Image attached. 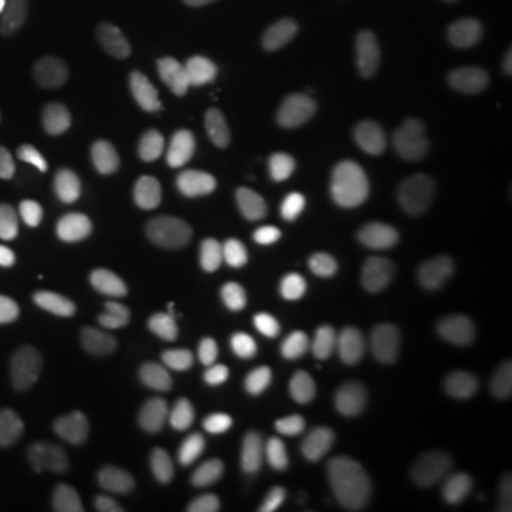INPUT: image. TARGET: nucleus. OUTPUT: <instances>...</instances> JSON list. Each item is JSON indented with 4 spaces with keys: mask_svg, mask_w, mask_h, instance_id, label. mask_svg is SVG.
<instances>
[{
    "mask_svg": "<svg viewBox=\"0 0 512 512\" xmlns=\"http://www.w3.org/2000/svg\"><path fill=\"white\" fill-rule=\"evenodd\" d=\"M57 0H12L0 37V66L23 72L37 63L55 37Z\"/></svg>",
    "mask_w": 512,
    "mask_h": 512,
    "instance_id": "1a4fd4ad",
    "label": "nucleus"
},
{
    "mask_svg": "<svg viewBox=\"0 0 512 512\" xmlns=\"http://www.w3.org/2000/svg\"><path fill=\"white\" fill-rule=\"evenodd\" d=\"M259 177L274 208L291 222H316L322 205L316 197V183L291 151L279 143H265L259 151Z\"/></svg>",
    "mask_w": 512,
    "mask_h": 512,
    "instance_id": "6e6552de",
    "label": "nucleus"
},
{
    "mask_svg": "<svg viewBox=\"0 0 512 512\" xmlns=\"http://www.w3.org/2000/svg\"><path fill=\"white\" fill-rule=\"evenodd\" d=\"M37 439L26 413L0 407V478L23 481L35 473Z\"/></svg>",
    "mask_w": 512,
    "mask_h": 512,
    "instance_id": "f3484780",
    "label": "nucleus"
},
{
    "mask_svg": "<svg viewBox=\"0 0 512 512\" xmlns=\"http://www.w3.org/2000/svg\"><path fill=\"white\" fill-rule=\"evenodd\" d=\"M322 396H325V382L313 356L288 350L271 365L268 402L282 419H311L322 407Z\"/></svg>",
    "mask_w": 512,
    "mask_h": 512,
    "instance_id": "9d476101",
    "label": "nucleus"
},
{
    "mask_svg": "<svg viewBox=\"0 0 512 512\" xmlns=\"http://www.w3.org/2000/svg\"><path fill=\"white\" fill-rule=\"evenodd\" d=\"M37 424H40L43 439L49 441V447L57 450V453H63V456L77 453L83 439H86V416H83V410L77 404L63 402V399H52V402L40 404Z\"/></svg>",
    "mask_w": 512,
    "mask_h": 512,
    "instance_id": "6ab92c4d",
    "label": "nucleus"
},
{
    "mask_svg": "<svg viewBox=\"0 0 512 512\" xmlns=\"http://www.w3.org/2000/svg\"><path fill=\"white\" fill-rule=\"evenodd\" d=\"M410 256L419 271L421 282L439 296H450L461 285V262H458L453 239L447 228L433 217H421L410 228Z\"/></svg>",
    "mask_w": 512,
    "mask_h": 512,
    "instance_id": "2eb2a0df",
    "label": "nucleus"
},
{
    "mask_svg": "<svg viewBox=\"0 0 512 512\" xmlns=\"http://www.w3.org/2000/svg\"><path fill=\"white\" fill-rule=\"evenodd\" d=\"M86 251L97 268L117 271L131 265L143 251L137 217L123 205H100L86 220Z\"/></svg>",
    "mask_w": 512,
    "mask_h": 512,
    "instance_id": "ddd939ff",
    "label": "nucleus"
},
{
    "mask_svg": "<svg viewBox=\"0 0 512 512\" xmlns=\"http://www.w3.org/2000/svg\"><path fill=\"white\" fill-rule=\"evenodd\" d=\"M111 461L114 473L126 484H157L183 467L185 450L174 430L143 424L117 439Z\"/></svg>",
    "mask_w": 512,
    "mask_h": 512,
    "instance_id": "39448f33",
    "label": "nucleus"
},
{
    "mask_svg": "<svg viewBox=\"0 0 512 512\" xmlns=\"http://www.w3.org/2000/svg\"><path fill=\"white\" fill-rule=\"evenodd\" d=\"M35 313L43 322L69 330L74 339H80L83 345H92L94 342V325L92 319H89V313L83 311L80 302L66 291L49 288V291L37 293Z\"/></svg>",
    "mask_w": 512,
    "mask_h": 512,
    "instance_id": "aec40b11",
    "label": "nucleus"
},
{
    "mask_svg": "<svg viewBox=\"0 0 512 512\" xmlns=\"http://www.w3.org/2000/svg\"><path fill=\"white\" fill-rule=\"evenodd\" d=\"M328 302V274L313 259H296L282 274L276 291V308L285 322L302 325L316 319Z\"/></svg>",
    "mask_w": 512,
    "mask_h": 512,
    "instance_id": "dca6fc26",
    "label": "nucleus"
},
{
    "mask_svg": "<svg viewBox=\"0 0 512 512\" xmlns=\"http://www.w3.org/2000/svg\"><path fill=\"white\" fill-rule=\"evenodd\" d=\"M66 154L86 177H114L137 157V137L123 117L92 111L74 120L66 134Z\"/></svg>",
    "mask_w": 512,
    "mask_h": 512,
    "instance_id": "f03ea898",
    "label": "nucleus"
},
{
    "mask_svg": "<svg viewBox=\"0 0 512 512\" xmlns=\"http://www.w3.org/2000/svg\"><path fill=\"white\" fill-rule=\"evenodd\" d=\"M367 6H373L376 12H384V15H402V12H413L430 0H365Z\"/></svg>",
    "mask_w": 512,
    "mask_h": 512,
    "instance_id": "b1692460",
    "label": "nucleus"
},
{
    "mask_svg": "<svg viewBox=\"0 0 512 512\" xmlns=\"http://www.w3.org/2000/svg\"><path fill=\"white\" fill-rule=\"evenodd\" d=\"M370 143L376 151L379 171H410L416 165L427 163L436 137L421 123L419 117L404 111H387L370 126Z\"/></svg>",
    "mask_w": 512,
    "mask_h": 512,
    "instance_id": "f8f14e48",
    "label": "nucleus"
},
{
    "mask_svg": "<svg viewBox=\"0 0 512 512\" xmlns=\"http://www.w3.org/2000/svg\"><path fill=\"white\" fill-rule=\"evenodd\" d=\"M109 382L120 402L146 407L163 387V367L157 353L143 339L126 336L109 353Z\"/></svg>",
    "mask_w": 512,
    "mask_h": 512,
    "instance_id": "4468645a",
    "label": "nucleus"
},
{
    "mask_svg": "<svg viewBox=\"0 0 512 512\" xmlns=\"http://www.w3.org/2000/svg\"><path fill=\"white\" fill-rule=\"evenodd\" d=\"M29 342H32V330L20 302L0 291V356L20 359L29 350Z\"/></svg>",
    "mask_w": 512,
    "mask_h": 512,
    "instance_id": "412c9836",
    "label": "nucleus"
},
{
    "mask_svg": "<svg viewBox=\"0 0 512 512\" xmlns=\"http://www.w3.org/2000/svg\"><path fill=\"white\" fill-rule=\"evenodd\" d=\"M444 512H495L493 495L476 478H456L444 490Z\"/></svg>",
    "mask_w": 512,
    "mask_h": 512,
    "instance_id": "4be33fe9",
    "label": "nucleus"
},
{
    "mask_svg": "<svg viewBox=\"0 0 512 512\" xmlns=\"http://www.w3.org/2000/svg\"><path fill=\"white\" fill-rule=\"evenodd\" d=\"M9 9H12V0H0V26L9 18Z\"/></svg>",
    "mask_w": 512,
    "mask_h": 512,
    "instance_id": "a878e982",
    "label": "nucleus"
},
{
    "mask_svg": "<svg viewBox=\"0 0 512 512\" xmlns=\"http://www.w3.org/2000/svg\"><path fill=\"white\" fill-rule=\"evenodd\" d=\"M356 382L367 393L390 396L416 390L433 376V359L416 345L396 342V339H373L353 356Z\"/></svg>",
    "mask_w": 512,
    "mask_h": 512,
    "instance_id": "7ed1b4c3",
    "label": "nucleus"
},
{
    "mask_svg": "<svg viewBox=\"0 0 512 512\" xmlns=\"http://www.w3.org/2000/svg\"><path fill=\"white\" fill-rule=\"evenodd\" d=\"M293 473L313 493L359 498L373 493L384 476L382 453L350 433H316L296 444Z\"/></svg>",
    "mask_w": 512,
    "mask_h": 512,
    "instance_id": "f257e3e1",
    "label": "nucleus"
},
{
    "mask_svg": "<svg viewBox=\"0 0 512 512\" xmlns=\"http://www.w3.org/2000/svg\"><path fill=\"white\" fill-rule=\"evenodd\" d=\"M183 319L200 348H225L239 333L237 305L214 279H197L188 285L183 296Z\"/></svg>",
    "mask_w": 512,
    "mask_h": 512,
    "instance_id": "9b49d317",
    "label": "nucleus"
},
{
    "mask_svg": "<svg viewBox=\"0 0 512 512\" xmlns=\"http://www.w3.org/2000/svg\"><path fill=\"white\" fill-rule=\"evenodd\" d=\"M316 146L322 160L336 171V177L353 191H367L379 177L376 151L370 134L348 114H328L313 123Z\"/></svg>",
    "mask_w": 512,
    "mask_h": 512,
    "instance_id": "20e7f679",
    "label": "nucleus"
},
{
    "mask_svg": "<svg viewBox=\"0 0 512 512\" xmlns=\"http://www.w3.org/2000/svg\"><path fill=\"white\" fill-rule=\"evenodd\" d=\"M399 512H444V490L433 478H410L402 487Z\"/></svg>",
    "mask_w": 512,
    "mask_h": 512,
    "instance_id": "5701e85b",
    "label": "nucleus"
},
{
    "mask_svg": "<svg viewBox=\"0 0 512 512\" xmlns=\"http://www.w3.org/2000/svg\"><path fill=\"white\" fill-rule=\"evenodd\" d=\"M0 512H32L29 504L20 498V495L9 493V490H0Z\"/></svg>",
    "mask_w": 512,
    "mask_h": 512,
    "instance_id": "393cba45",
    "label": "nucleus"
},
{
    "mask_svg": "<svg viewBox=\"0 0 512 512\" xmlns=\"http://www.w3.org/2000/svg\"><path fill=\"white\" fill-rule=\"evenodd\" d=\"M194 77L202 94L234 117H254L262 109V92L256 86L254 74L234 52L222 46H202L194 57Z\"/></svg>",
    "mask_w": 512,
    "mask_h": 512,
    "instance_id": "423d86ee",
    "label": "nucleus"
},
{
    "mask_svg": "<svg viewBox=\"0 0 512 512\" xmlns=\"http://www.w3.org/2000/svg\"><path fill=\"white\" fill-rule=\"evenodd\" d=\"M507 478H510V484H512V461L507 464Z\"/></svg>",
    "mask_w": 512,
    "mask_h": 512,
    "instance_id": "bb28decb",
    "label": "nucleus"
},
{
    "mask_svg": "<svg viewBox=\"0 0 512 512\" xmlns=\"http://www.w3.org/2000/svg\"><path fill=\"white\" fill-rule=\"evenodd\" d=\"M473 404L481 427L498 441H512V384L481 373L473 379Z\"/></svg>",
    "mask_w": 512,
    "mask_h": 512,
    "instance_id": "a211bd4d",
    "label": "nucleus"
},
{
    "mask_svg": "<svg viewBox=\"0 0 512 512\" xmlns=\"http://www.w3.org/2000/svg\"><path fill=\"white\" fill-rule=\"evenodd\" d=\"M390 276L376 259H356L350 265L333 302V325L345 336H359L370 330L387 311Z\"/></svg>",
    "mask_w": 512,
    "mask_h": 512,
    "instance_id": "0eeeda50",
    "label": "nucleus"
}]
</instances>
